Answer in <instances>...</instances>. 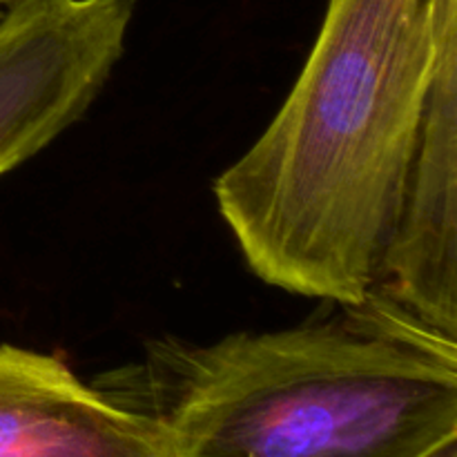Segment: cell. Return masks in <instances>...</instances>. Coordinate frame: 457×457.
<instances>
[{
    "mask_svg": "<svg viewBox=\"0 0 457 457\" xmlns=\"http://www.w3.org/2000/svg\"><path fill=\"white\" fill-rule=\"evenodd\" d=\"M344 312L161 339L107 393L161 420L174 457H427L457 440V339L379 295Z\"/></svg>",
    "mask_w": 457,
    "mask_h": 457,
    "instance_id": "obj_2",
    "label": "cell"
},
{
    "mask_svg": "<svg viewBox=\"0 0 457 457\" xmlns=\"http://www.w3.org/2000/svg\"><path fill=\"white\" fill-rule=\"evenodd\" d=\"M427 457H457V440L440 446V449H436L431 455H427Z\"/></svg>",
    "mask_w": 457,
    "mask_h": 457,
    "instance_id": "obj_5",
    "label": "cell"
},
{
    "mask_svg": "<svg viewBox=\"0 0 457 457\" xmlns=\"http://www.w3.org/2000/svg\"><path fill=\"white\" fill-rule=\"evenodd\" d=\"M137 0H13L0 12V174L76 123L120 61Z\"/></svg>",
    "mask_w": 457,
    "mask_h": 457,
    "instance_id": "obj_3",
    "label": "cell"
},
{
    "mask_svg": "<svg viewBox=\"0 0 457 457\" xmlns=\"http://www.w3.org/2000/svg\"><path fill=\"white\" fill-rule=\"evenodd\" d=\"M0 457H174L154 415L85 384L58 357L0 344Z\"/></svg>",
    "mask_w": 457,
    "mask_h": 457,
    "instance_id": "obj_4",
    "label": "cell"
},
{
    "mask_svg": "<svg viewBox=\"0 0 457 457\" xmlns=\"http://www.w3.org/2000/svg\"><path fill=\"white\" fill-rule=\"evenodd\" d=\"M446 0H328L262 137L212 183L268 286L361 306L400 226Z\"/></svg>",
    "mask_w": 457,
    "mask_h": 457,
    "instance_id": "obj_1",
    "label": "cell"
},
{
    "mask_svg": "<svg viewBox=\"0 0 457 457\" xmlns=\"http://www.w3.org/2000/svg\"><path fill=\"white\" fill-rule=\"evenodd\" d=\"M12 3H13V0H0V12H3V9L7 7V4H12Z\"/></svg>",
    "mask_w": 457,
    "mask_h": 457,
    "instance_id": "obj_6",
    "label": "cell"
}]
</instances>
